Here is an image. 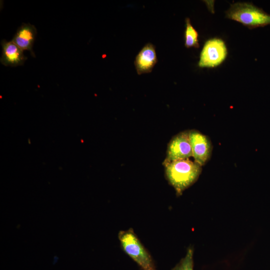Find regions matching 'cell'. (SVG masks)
Segmentation results:
<instances>
[{"label": "cell", "mask_w": 270, "mask_h": 270, "mask_svg": "<svg viewBox=\"0 0 270 270\" xmlns=\"http://www.w3.org/2000/svg\"><path fill=\"white\" fill-rule=\"evenodd\" d=\"M194 250L190 247L184 258L172 270H194Z\"/></svg>", "instance_id": "8fae6325"}, {"label": "cell", "mask_w": 270, "mask_h": 270, "mask_svg": "<svg viewBox=\"0 0 270 270\" xmlns=\"http://www.w3.org/2000/svg\"><path fill=\"white\" fill-rule=\"evenodd\" d=\"M192 156L188 130L182 132L170 141L166 150V156L163 164L172 161L190 158Z\"/></svg>", "instance_id": "5b68a950"}, {"label": "cell", "mask_w": 270, "mask_h": 270, "mask_svg": "<svg viewBox=\"0 0 270 270\" xmlns=\"http://www.w3.org/2000/svg\"><path fill=\"white\" fill-rule=\"evenodd\" d=\"M165 176L169 184L174 188L176 195L194 184L198 179L202 168L200 164L190 158L163 164Z\"/></svg>", "instance_id": "6da1fadb"}, {"label": "cell", "mask_w": 270, "mask_h": 270, "mask_svg": "<svg viewBox=\"0 0 270 270\" xmlns=\"http://www.w3.org/2000/svg\"><path fill=\"white\" fill-rule=\"evenodd\" d=\"M2 54L0 62L5 66L15 67L24 64L28 58L24 51L12 40L8 42L3 40L1 42Z\"/></svg>", "instance_id": "52a82bcc"}, {"label": "cell", "mask_w": 270, "mask_h": 270, "mask_svg": "<svg viewBox=\"0 0 270 270\" xmlns=\"http://www.w3.org/2000/svg\"><path fill=\"white\" fill-rule=\"evenodd\" d=\"M198 34L191 24L190 20L186 18V30L184 32V46L187 48H198Z\"/></svg>", "instance_id": "30bf717a"}, {"label": "cell", "mask_w": 270, "mask_h": 270, "mask_svg": "<svg viewBox=\"0 0 270 270\" xmlns=\"http://www.w3.org/2000/svg\"><path fill=\"white\" fill-rule=\"evenodd\" d=\"M37 34L34 26L28 24H22L19 27L12 40L23 51L26 50L35 58V54L32 48Z\"/></svg>", "instance_id": "9c48e42d"}, {"label": "cell", "mask_w": 270, "mask_h": 270, "mask_svg": "<svg viewBox=\"0 0 270 270\" xmlns=\"http://www.w3.org/2000/svg\"><path fill=\"white\" fill-rule=\"evenodd\" d=\"M118 237L124 252L142 270H156L152 256L132 228L120 231Z\"/></svg>", "instance_id": "3957f363"}, {"label": "cell", "mask_w": 270, "mask_h": 270, "mask_svg": "<svg viewBox=\"0 0 270 270\" xmlns=\"http://www.w3.org/2000/svg\"><path fill=\"white\" fill-rule=\"evenodd\" d=\"M192 157L194 161L201 166L210 160L212 152V144L209 138L198 130H188Z\"/></svg>", "instance_id": "8992f818"}, {"label": "cell", "mask_w": 270, "mask_h": 270, "mask_svg": "<svg viewBox=\"0 0 270 270\" xmlns=\"http://www.w3.org/2000/svg\"><path fill=\"white\" fill-rule=\"evenodd\" d=\"M226 17L250 29L270 24V14L250 2H236L226 12Z\"/></svg>", "instance_id": "7a4b0ae2"}, {"label": "cell", "mask_w": 270, "mask_h": 270, "mask_svg": "<svg viewBox=\"0 0 270 270\" xmlns=\"http://www.w3.org/2000/svg\"><path fill=\"white\" fill-rule=\"evenodd\" d=\"M157 61L155 46L151 43H148L140 51L134 60L138 74L151 72Z\"/></svg>", "instance_id": "ba28073f"}, {"label": "cell", "mask_w": 270, "mask_h": 270, "mask_svg": "<svg viewBox=\"0 0 270 270\" xmlns=\"http://www.w3.org/2000/svg\"><path fill=\"white\" fill-rule=\"evenodd\" d=\"M227 48L224 41L220 38L207 40L201 51L198 66L200 68H214L226 59Z\"/></svg>", "instance_id": "277c9868"}]
</instances>
